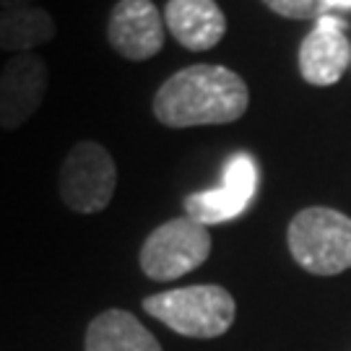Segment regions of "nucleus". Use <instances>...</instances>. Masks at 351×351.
<instances>
[{"label": "nucleus", "instance_id": "f257e3e1", "mask_svg": "<svg viewBox=\"0 0 351 351\" xmlns=\"http://www.w3.org/2000/svg\"><path fill=\"white\" fill-rule=\"evenodd\" d=\"M245 78L224 65H188L164 81L154 97V114L167 128L226 125L247 112Z\"/></svg>", "mask_w": 351, "mask_h": 351}, {"label": "nucleus", "instance_id": "f03ea898", "mask_svg": "<svg viewBox=\"0 0 351 351\" xmlns=\"http://www.w3.org/2000/svg\"><path fill=\"white\" fill-rule=\"evenodd\" d=\"M143 310L188 339H219L234 323V297L219 284L169 289L143 300Z\"/></svg>", "mask_w": 351, "mask_h": 351}, {"label": "nucleus", "instance_id": "7ed1b4c3", "mask_svg": "<svg viewBox=\"0 0 351 351\" xmlns=\"http://www.w3.org/2000/svg\"><path fill=\"white\" fill-rule=\"evenodd\" d=\"M289 250L315 276H336L351 268V219L326 206H310L289 224Z\"/></svg>", "mask_w": 351, "mask_h": 351}, {"label": "nucleus", "instance_id": "20e7f679", "mask_svg": "<svg viewBox=\"0 0 351 351\" xmlns=\"http://www.w3.org/2000/svg\"><path fill=\"white\" fill-rule=\"evenodd\" d=\"M211 255L208 226L190 216L169 219L151 232L141 247V271L154 281H175L195 271Z\"/></svg>", "mask_w": 351, "mask_h": 351}, {"label": "nucleus", "instance_id": "39448f33", "mask_svg": "<svg viewBox=\"0 0 351 351\" xmlns=\"http://www.w3.org/2000/svg\"><path fill=\"white\" fill-rule=\"evenodd\" d=\"M117 188L112 154L97 141H78L63 159L58 175L60 201L75 213L104 211Z\"/></svg>", "mask_w": 351, "mask_h": 351}, {"label": "nucleus", "instance_id": "423d86ee", "mask_svg": "<svg viewBox=\"0 0 351 351\" xmlns=\"http://www.w3.org/2000/svg\"><path fill=\"white\" fill-rule=\"evenodd\" d=\"M258 182H261V169L250 154L245 151L232 154L219 188L190 193L185 198V216L203 226L226 224L247 211V206L258 193Z\"/></svg>", "mask_w": 351, "mask_h": 351}, {"label": "nucleus", "instance_id": "0eeeda50", "mask_svg": "<svg viewBox=\"0 0 351 351\" xmlns=\"http://www.w3.org/2000/svg\"><path fill=\"white\" fill-rule=\"evenodd\" d=\"M50 88V68L37 52L11 55L0 71V128L16 130L42 107Z\"/></svg>", "mask_w": 351, "mask_h": 351}, {"label": "nucleus", "instance_id": "6e6552de", "mask_svg": "<svg viewBox=\"0 0 351 351\" xmlns=\"http://www.w3.org/2000/svg\"><path fill=\"white\" fill-rule=\"evenodd\" d=\"M107 42L125 60H151L164 47V16L151 0H120L107 21Z\"/></svg>", "mask_w": 351, "mask_h": 351}, {"label": "nucleus", "instance_id": "1a4fd4ad", "mask_svg": "<svg viewBox=\"0 0 351 351\" xmlns=\"http://www.w3.org/2000/svg\"><path fill=\"white\" fill-rule=\"evenodd\" d=\"M349 21L336 13H326L315 21L313 32L302 39L300 71L313 86H333L351 63V45L346 39Z\"/></svg>", "mask_w": 351, "mask_h": 351}, {"label": "nucleus", "instance_id": "9d476101", "mask_svg": "<svg viewBox=\"0 0 351 351\" xmlns=\"http://www.w3.org/2000/svg\"><path fill=\"white\" fill-rule=\"evenodd\" d=\"M164 24L177 45L190 52L211 50L226 34V16L216 0H169Z\"/></svg>", "mask_w": 351, "mask_h": 351}, {"label": "nucleus", "instance_id": "9b49d317", "mask_svg": "<svg viewBox=\"0 0 351 351\" xmlns=\"http://www.w3.org/2000/svg\"><path fill=\"white\" fill-rule=\"evenodd\" d=\"M86 351H164L151 330L128 310H104L86 328Z\"/></svg>", "mask_w": 351, "mask_h": 351}, {"label": "nucleus", "instance_id": "f8f14e48", "mask_svg": "<svg viewBox=\"0 0 351 351\" xmlns=\"http://www.w3.org/2000/svg\"><path fill=\"white\" fill-rule=\"evenodd\" d=\"M50 39H55V19L45 8H0V52L26 55Z\"/></svg>", "mask_w": 351, "mask_h": 351}, {"label": "nucleus", "instance_id": "ddd939ff", "mask_svg": "<svg viewBox=\"0 0 351 351\" xmlns=\"http://www.w3.org/2000/svg\"><path fill=\"white\" fill-rule=\"evenodd\" d=\"M274 13L284 19H313L317 21L320 16H326L328 0H263Z\"/></svg>", "mask_w": 351, "mask_h": 351}, {"label": "nucleus", "instance_id": "4468645a", "mask_svg": "<svg viewBox=\"0 0 351 351\" xmlns=\"http://www.w3.org/2000/svg\"><path fill=\"white\" fill-rule=\"evenodd\" d=\"M336 11H351V0H328L326 13H336Z\"/></svg>", "mask_w": 351, "mask_h": 351}, {"label": "nucleus", "instance_id": "2eb2a0df", "mask_svg": "<svg viewBox=\"0 0 351 351\" xmlns=\"http://www.w3.org/2000/svg\"><path fill=\"white\" fill-rule=\"evenodd\" d=\"M24 5H34V0H0V8H24Z\"/></svg>", "mask_w": 351, "mask_h": 351}]
</instances>
